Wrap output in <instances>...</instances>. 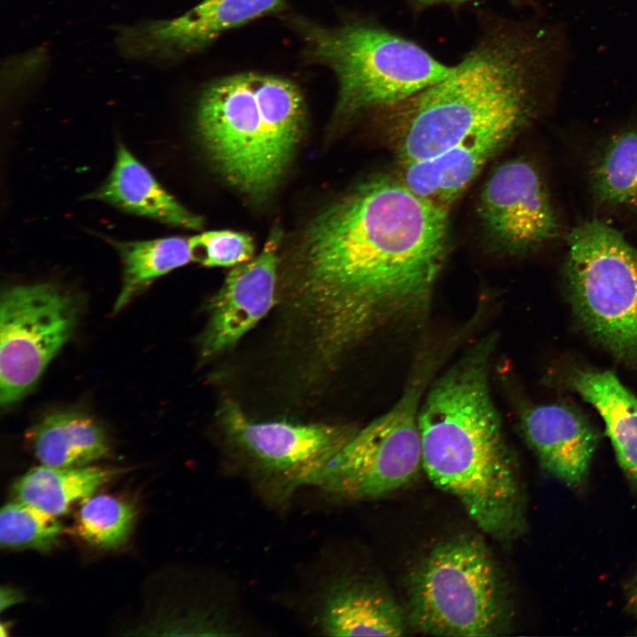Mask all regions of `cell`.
<instances>
[{
	"instance_id": "1",
	"label": "cell",
	"mask_w": 637,
	"mask_h": 637,
	"mask_svg": "<svg viewBox=\"0 0 637 637\" xmlns=\"http://www.w3.org/2000/svg\"><path fill=\"white\" fill-rule=\"evenodd\" d=\"M448 243V209L380 175L322 211L306 231L296 304L319 357L426 312Z\"/></svg>"
},
{
	"instance_id": "2",
	"label": "cell",
	"mask_w": 637,
	"mask_h": 637,
	"mask_svg": "<svg viewBox=\"0 0 637 637\" xmlns=\"http://www.w3.org/2000/svg\"><path fill=\"white\" fill-rule=\"evenodd\" d=\"M570 55L559 22L487 20L447 76L390 109L402 165L497 127L521 128L559 88Z\"/></svg>"
},
{
	"instance_id": "3",
	"label": "cell",
	"mask_w": 637,
	"mask_h": 637,
	"mask_svg": "<svg viewBox=\"0 0 637 637\" xmlns=\"http://www.w3.org/2000/svg\"><path fill=\"white\" fill-rule=\"evenodd\" d=\"M494 335L471 346L428 386L418 413L422 469L486 533L524 529V496L490 390Z\"/></svg>"
},
{
	"instance_id": "4",
	"label": "cell",
	"mask_w": 637,
	"mask_h": 637,
	"mask_svg": "<svg viewBox=\"0 0 637 637\" xmlns=\"http://www.w3.org/2000/svg\"><path fill=\"white\" fill-rule=\"evenodd\" d=\"M292 81L243 73L213 81L200 96L196 128L207 154L234 187L255 198L278 184L304 125Z\"/></svg>"
},
{
	"instance_id": "5",
	"label": "cell",
	"mask_w": 637,
	"mask_h": 637,
	"mask_svg": "<svg viewBox=\"0 0 637 637\" xmlns=\"http://www.w3.org/2000/svg\"><path fill=\"white\" fill-rule=\"evenodd\" d=\"M311 58L338 81L337 112L390 110L447 76L452 66L389 29L365 20L327 27L293 20Z\"/></svg>"
},
{
	"instance_id": "6",
	"label": "cell",
	"mask_w": 637,
	"mask_h": 637,
	"mask_svg": "<svg viewBox=\"0 0 637 637\" xmlns=\"http://www.w3.org/2000/svg\"><path fill=\"white\" fill-rule=\"evenodd\" d=\"M409 618L416 630L448 637L498 635L509 608L485 544L460 535L433 548L412 572Z\"/></svg>"
},
{
	"instance_id": "7",
	"label": "cell",
	"mask_w": 637,
	"mask_h": 637,
	"mask_svg": "<svg viewBox=\"0 0 637 637\" xmlns=\"http://www.w3.org/2000/svg\"><path fill=\"white\" fill-rule=\"evenodd\" d=\"M564 282L584 331L622 361L637 366V249L598 219L567 236Z\"/></svg>"
},
{
	"instance_id": "8",
	"label": "cell",
	"mask_w": 637,
	"mask_h": 637,
	"mask_svg": "<svg viewBox=\"0 0 637 637\" xmlns=\"http://www.w3.org/2000/svg\"><path fill=\"white\" fill-rule=\"evenodd\" d=\"M396 403L354 436L313 479L311 486L345 500L382 497L405 487L422 468L418 413L441 361L424 354Z\"/></svg>"
},
{
	"instance_id": "9",
	"label": "cell",
	"mask_w": 637,
	"mask_h": 637,
	"mask_svg": "<svg viewBox=\"0 0 637 637\" xmlns=\"http://www.w3.org/2000/svg\"><path fill=\"white\" fill-rule=\"evenodd\" d=\"M77 297L51 283L15 285L0 302V403L10 407L35 386L70 339L81 314Z\"/></svg>"
},
{
	"instance_id": "10",
	"label": "cell",
	"mask_w": 637,
	"mask_h": 637,
	"mask_svg": "<svg viewBox=\"0 0 637 637\" xmlns=\"http://www.w3.org/2000/svg\"><path fill=\"white\" fill-rule=\"evenodd\" d=\"M220 416L229 439L255 475L281 498L311 486L357 431L346 426L256 422L233 402L224 404Z\"/></svg>"
},
{
	"instance_id": "11",
	"label": "cell",
	"mask_w": 637,
	"mask_h": 637,
	"mask_svg": "<svg viewBox=\"0 0 637 637\" xmlns=\"http://www.w3.org/2000/svg\"><path fill=\"white\" fill-rule=\"evenodd\" d=\"M478 212L490 237L515 254L536 249L560 233L539 173L521 158L505 161L491 173Z\"/></svg>"
},
{
	"instance_id": "12",
	"label": "cell",
	"mask_w": 637,
	"mask_h": 637,
	"mask_svg": "<svg viewBox=\"0 0 637 637\" xmlns=\"http://www.w3.org/2000/svg\"><path fill=\"white\" fill-rule=\"evenodd\" d=\"M280 239V232L274 229L257 257L227 274L211 304L210 320L201 341L203 357L233 346L272 306Z\"/></svg>"
},
{
	"instance_id": "13",
	"label": "cell",
	"mask_w": 637,
	"mask_h": 637,
	"mask_svg": "<svg viewBox=\"0 0 637 637\" xmlns=\"http://www.w3.org/2000/svg\"><path fill=\"white\" fill-rule=\"evenodd\" d=\"M286 0H202L175 18L127 29L129 50L143 54L177 56L196 52L229 29L269 14Z\"/></svg>"
},
{
	"instance_id": "14",
	"label": "cell",
	"mask_w": 637,
	"mask_h": 637,
	"mask_svg": "<svg viewBox=\"0 0 637 637\" xmlns=\"http://www.w3.org/2000/svg\"><path fill=\"white\" fill-rule=\"evenodd\" d=\"M520 425L548 472L570 487L585 482L598 439L579 412L559 403L534 405L522 411Z\"/></svg>"
},
{
	"instance_id": "15",
	"label": "cell",
	"mask_w": 637,
	"mask_h": 637,
	"mask_svg": "<svg viewBox=\"0 0 637 637\" xmlns=\"http://www.w3.org/2000/svg\"><path fill=\"white\" fill-rule=\"evenodd\" d=\"M519 129L505 125L481 132L434 157L403 165L400 179L419 196L448 209Z\"/></svg>"
},
{
	"instance_id": "16",
	"label": "cell",
	"mask_w": 637,
	"mask_h": 637,
	"mask_svg": "<svg viewBox=\"0 0 637 637\" xmlns=\"http://www.w3.org/2000/svg\"><path fill=\"white\" fill-rule=\"evenodd\" d=\"M319 629L330 636H401L405 631L402 610L380 585L339 578L326 588L318 613Z\"/></svg>"
},
{
	"instance_id": "17",
	"label": "cell",
	"mask_w": 637,
	"mask_h": 637,
	"mask_svg": "<svg viewBox=\"0 0 637 637\" xmlns=\"http://www.w3.org/2000/svg\"><path fill=\"white\" fill-rule=\"evenodd\" d=\"M89 198L173 226L196 230L203 224L199 216L179 203L121 143L107 180Z\"/></svg>"
},
{
	"instance_id": "18",
	"label": "cell",
	"mask_w": 637,
	"mask_h": 637,
	"mask_svg": "<svg viewBox=\"0 0 637 637\" xmlns=\"http://www.w3.org/2000/svg\"><path fill=\"white\" fill-rule=\"evenodd\" d=\"M570 383L602 417L620 467L637 486V398L609 371L579 370Z\"/></svg>"
},
{
	"instance_id": "19",
	"label": "cell",
	"mask_w": 637,
	"mask_h": 637,
	"mask_svg": "<svg viewBox=\"0 0 637 637\" xmlns=\"http://www.w3.org/2000/svg\"><path fill=\"white\" fill-rule=\"evenodd\" d=\"M27 439L36 458L49 466H86L109 453L102 426L76 411L45 417L28 431Z\"/></svg>"
},
{
	"instance_id": "20",
	"label": "cell",
	"mask_w": 637,
	"mask_h": 637,
	"mask_svg": "<svg viewBox=\"0 0 637 637\" xmlns=\"http://www.w3.org/2000/svg\"><path fill=\"white\" fill-rule=\"evenodd\" d=\"M120 472L87 465L54 467L42 464L18 478L12 489L18 501L57 518L65 514L76 501L92 495Z\"/></svg>"
},
{
	"instance_id": "21",
	"label": "cell",
	"mask_w": 637,
	"mask_h": 637,
	"mask_svg": "<svg viewBox=\"0 0 637 637\" xmlns=\"http://www.w3.org/2000/svg\"><path fill=\"white\" fill-rule=\"evenodd\" d=\"M123 265L122 286L114 303L121 310L156 279L196 260L191 237L112 242Z\"/></svg>"
},
{
	"instance_id": "22",
	"label": "cell",
	"mask_w": 637,
	"mask_h": 637,
	"mask_svg": "<svg viewBox=\"0 0 637 637\" xmlns=\"http://www.w3.org/2000/svg\"><path fill=\"white\" fill-rule=\"evenodd\" d=\"M599 204L637 207V129L613 135L596 157L590 173Z\"/></svg>"
},
{
	"instance_id": "23",
	"label": "cell",
	"mask_w": 637,
	"mask_h": 637,
	"mask_svg": "<svg viewBox=\"0 0 637 637\" xmlns=\"http://www.w3.org/2000/svg\"><path fill=\"white\" fill-rule=\"evenodd\" d=\"M134 518L133 503L111 495H90L79 509L76 531L93 547L115 549L127 541Z\"/></svg>"
},
{
	"instance_id": "24",
	"label": "cell",
	"mask_w": 637,
	"mask_h": 637,
	"mask_svg": "<svg viewBox=\"0 0 637 637\" xmlns=\"http://www.w3.org/2000/svg\"><path fill=\"white\" fill-rule=\"evenodd\" d=\"M64 526L56 517L20 501L4 504L0 512V543L8 549L48 551L59 543Z\"/></svg>"
},
{
	"instance_id": "25",
	"label": "cell",
	"mask_w": 637,
	"mask_h": 637,
	"mask_svg": "<svg viewBox=\"0 0 637 637\" xmlns=\"http://www.w3.org/2000/svg\"><path fill=\"white\" fill-rule=\"evenodd\" d=\"M196 260L205 266H230L251 259L254 244L244 233L207 231L191 237Z\"/></svg>"
},
{
	"instance_id": "26",
	"label": "cell",
	"mask_w": 637,
	"mask_h": 637,
	"mask_svg": "<svg viewBox=\"0 0 637 637\" xmlns=\"http://www.w3.org/2000/svg\"><path fill=\"white\" fill-rule=\"evenodd\" d=\"M472 0H406L409 5L415 12H422L429 7L435 5H450L457 6ZM510 4L516 7H533L537 6L539 0H507Z\"/></svg>"
},
{
	"instance_id": "27",
	"label": "cell",
	"mask_w": 637,
	"mask_h": 637,
	"mask_svg": "<svg viewBox=\"0 0 637 637\" xmlns=\"http://www.w3.org/2000/svg\"><path fill=\"white\" fill-rule=\"evenodd\" d=\"M23 601L22 593L10 587H1V610Z\"/></svg>"
},
{
	"instance_id": "28",
	"label": "cell",
	"mask_w": 637,
	"mask_h": 637,
	"mask_svg": "<svg viewBox=\"0 0 637 637\" xmlns=\"http://www.w3.org/2000/svg\"><path fill=\"white\" fill-rule=\"evenodd\" d=\"M630 595H630L631 604L633 605V609L636 610V612H637V578H636V579L633 581V586H632V589H631Z\"/></svg>"
}]
</instances>
